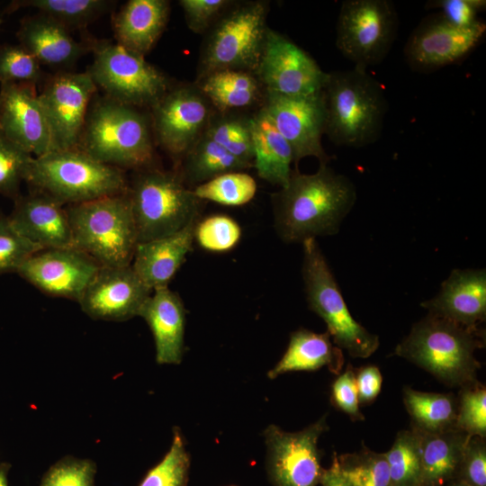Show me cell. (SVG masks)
Listing matches in <instances>:
<instances>
[{"label": "cell", "mask_w": 486, "mask_h": 486, "mask_svg": "<svg viewBox=\"0 0 486 486\" xmlns=\"http://www.w3.org/2000/svg\"><path fill=\"white\" fill-rule=\"evenodd\" d=\"M274 227L284 243H302L308 238L338 232L356 201L354 183L336 173L328 164L317 172L292 171L285 186L271 196Z\"/></svg>", "instance_id": "obj_1"}, {"label": "cell", "mask_w": 486, "mask_h": 486, "mask_svg": "<svg viewBox=\"0 0 486 486\" xmlns=\"http://www.w3.org/2000/svg\"><path fill=\"white\" fill-rule=\"evenodd\" d=\"M482 346V329H470L428 313L396 346L394 355L427 371L438 382L460 389L479 382L481 364L475 351Z\"/></svg>", "instance_id": "obj_2"}, {"label": "cell", "mask_w": 486, "mask_h": 486, "mask_svg": "<svg viewBox=\"0 0 486 486\" xmlns=\"http://www.w3.org/2000/svg\"><path fill=\"white\" fill-rule=\"evenodd\" d=\"M324 94L325 134L332 143L363 148L379 140L387 101L382 86L366 69L328 73Z\"/></svg>", "instance_id": "obj_3"}, {"label": "cell", "mask_w": 486, "mask_h": 486, "mask_svg": "<svg viewBox=\"0 0 486 486\" xmlns=\"http://www.w3.org/2000/svg\"><path fill=\"white\" fill-rule=\"evenodd\" d=\"M26 182L64 205L126 194L129 188L121 168L99 162L78 148L34 158Z\"/></svg>", "instance_id": "obj_4"}, {"label": "cell", "mask_w": 486, "mask_h": 486, "mask_svg": "<svg viewBox=\"0 0 486 486\" xmlns=\"http://www.w3.org/2000/svg\"><path fill=\"white\" fill-rule=\"evenodd\" d=\"M66 210L73 248L100 266L131 265L138 237L127 193L71 204Z\"/></svg>", "instance_id": "obj_5"}, {"label": "cell", "mask_w": 486, "mask_h": 486, "mask_svg": "<svg viewBox=\"0 0 486 486\" xmlns=\"http://www.w3.org/2000/svg\"><path fill=\"white\" fill-rule=\"evenodd\" d=\"M78 148L105 165L140 168L154 156L147 118L133 106L110 98L88 112Z\"/></svg>", "instance_id": "obj_6"}, {"label": "cell", "mask_w": 486, "mask_h": 486, "mask_svg": "<svg viewBox=\"0 0 486 486\" xmlns=\"http://www.w3.org/2000/svg\"><path fill=\"white\" fill-rule=\"evenodd\" d=\"M127 194L138 243L174 234L201 219L202 201L178 173L143 171L129 185Z\"/></svg>", "instance_id": "obj_7"}, {"label": "cell", "mask_w": 486, "mask_h": 486, "mask_svg": "<svg viewBox=\"0 0 486 486\" xmlns=\"http://www.w3.org/2000/svg\"><path fill=\"white\" fill-rule=\"evenodd\" d=\"M302 275L309 309L327 325L332 342L354 358H367L379 347L377 335L351 315L316 238L302 243Z\"/></svg>", "instance_id": "obj_8"}, {"label": "cell", "mask_w": 486, "mask_h": 486, "mask_svg": "<svg viewBox=\"0 0 486 486\" xmlns=\"http://www.w3.org/2000/svg\"><path fill=\"white\" fill-rule=\"evenodd\" d=\"M267 12L266 3L248 2L220 19L202 49L198 79L224 69L256 75L268 29Z\"/></svg>", "instance_id": "obj_9"}, {"label": "cell", "mask_w": 486, "mask_h": 486, "mask_svg": "<svg viewBox=\"0 0 486 486\" xmlns=\"http://www.w3.org/2000/svg\"><path fill=\"white\" fill-rule=\"evenodd\" d=\"M399 17L389 0H346L337 22L336 45L354 67L367 69L389 54L396 39Z\"/></svg>", "instance_id": "obj_10"}, {"label": "cell", "mask_w": 486, "mask_h": 486, "mask_svg": "<svg viewBox=\"0 0 486 486\" xmlns=\"http://www.w3.org/2000/svg\"><path fill=\"white\" fill-rule=\"evenodd\" d=\"M87 73L108 98L133 107L152 106L169 90L166 76L143 55L117 43L95 44Z\"/></svg>", "instance_id": "obj_11"}, {"label": "cell", "mask_w": 486, "mask_h": 486, "mask_svg": "<svg viewBox=\"0 0 486 486\" xmlns=\"http://www.w3.org/2000/svg\"><path fill=\"white\" fill-rule=\"evenodd\" d=\"M326 415L298 432L271 424L264 431L266 468L273 486H318L323 469L318 441L328 430Z\"/></svg>", "instance_id": "obj_12"}, {"label": "cell", "mask_w": 486, "mask_h": 486, "mask_svg": "<svg viewBox=\"0 0 486 486\" xmlns=\"http://www.w3.org/2000/svg\"><path fill=\"white\" fill-rule=\"evenodd\" d=\"M256 76L266 94L304 96L322 91L328 73L288 37L268 28Z\"/></svg>", "instance_id": "obj_13"}, {"label": "cell", "mask_w": 486, "mask_h": 486, "mask_svg": "<svg viewBox=\"0 0 486 486\" xmlns=\"http://www.w3.org/2000/svg\"><path fill=\"white\" fill-rule=\"evenodd\" d=\"M96 89L87 72H61L45 85L39 99L48 122L52 151L78 147Z\"/></svg>", "instance_id": "obj_14"}, {"label": "cell", "mask_w": 486, "mask_h": 486, "mask_svg": "<svg viewBox=\"0 0 486 486\" xmlns=\"http://www.w3.org/2000/svg\"><path fill=\"white\" fill-rule=\"evenodd\" d=\"M486 32L480 21L470 28H458L438 14L424 18L413 30L404 47L410 69L428 73L455 64L467 57Z\"/></svg>", "instance_id": "obj_15"}, {"label": "cell", "mask_w": 486, "mask_h": 486, "mask_svg": "<svg viewBox=\"0 0 486 486\" xmlns=\"http://www.w3.org/2000/svg\"><path fill=\"white\" fill-rule=\"evenodd\" d=\"M264 107L290 145L294 164L307 157L318 158L320 164L331 160L321 143L326 128L324 89L304 96L266 94Z\"/></svg>", "instance_id": "obj_16"}, {"label": "cell", "mask_w": 486, "mask_h": 486, "mask_svg": "<svg viewBox=\"0 0 486 486\" xmlns=\"http://www.w3.org/2000/svg\"><path fill=\"white\" fill-rule=\"evenodd\" d=\"M210 102L198 87L168 90L152 107V126L168 153L183 157L204 133L211 117Z\"/></svg>", "instance_id": "obj_17"}, {"label": "cell", "mask_w": 486, "mask_h": 486, "mask_svg": "<svg viewBox=\"0 0 486 486\" xmlns=\"http://www.w3.org/2000/svg\"><path fill=\"white\" fill-rule=\"evenodd\" d=\"M99 268L86 253L62 248L35 253L16 273L45 294L79 302Z\"/></svg>", "instance_id": "obj_18"}, {"label": "cell", "mask_w": 486, "mask_h": 486, "mask_svg": "<svg viewBox=\"0 0 486 486\" xmlns=\"http://www.w3.org/2000/svg\"><path fill=\"white\" fill-rule=\"evenodd\" d=\"M152 292L131 265L100 266L78 302L92 319L125 321L140 315Z\"/></svg>", "instance_id": "obj_19"}, {"label": "cell", "mask_w": 486, "mask_h": 486, "mask_svg": "<svg viewBox=\"0 0 486 486\" xmlns=\"http://www.w3.org/2000/svg\"><path fill=\"white\" fill-rule=\"evenodd\" d=\"M0 132L34 158L52 151L48 122L35 85L1 84Z\"/></svg>", "instance_id": "obj_20"}, {"label": "cell", "mask_w": 486, "mask_h": 486, "mask_svg": "<svg viewBox=\"0 0 486 486\" xmlns=\"http://www.w3.org/2000/svg\"><path fill=\"white\" fill-rule=\"evenodd\" d=\"M421 306L428 314L479 329L486 319L485 269L453 270L442 283L439 292Z\"/></svg>", "instance_id": "obj_21"}, {"label": "cell", "mask_w": 486, "mask_h": 486, "mask_svg": "<svg viewBox=\"0 0 486 486\" xmlns=\"http://www.w3.org/2000/svg\"><path fill=\"white\" fill-rule=\"evenodd\" d=\"M8 219L14 228L42 249L73 248L72 231L63 203L40 191L20 195Z\"/></svg>", "instance_id": "obj_22"}, {"label": "cell", "mask_w": 486, "mask_h": 486, "mask_svg": "<svg viewBox=\"0 0 486 486\" xmlns=\"http://www.w3.org/2000/svg\"><path fill=\"white\" fill-rule=\"evenodd\" d=\"M140 317L148 325L159 364L181 363L184 350L186 310L180 296L168 286L154 289Z\"/></svg>", "instance_id": "obj_23"}, {"label": "cell", "mask_w": 486, "mask_h": 486, "mask_svg": "<svg viewBox=\"0 0 486 486\" xmlns=\"http://www.w3.org/2000/svg\"><path fill=\"white\" fill-rule=\"evenodd\" d=\"M198 220L174 234L137 244L131 266L151 290L168 286L184 264L193 250Z\"/></svg>", "instance_id": "obj_24"}, {"label": "cell", "mask_w": 486, "mask_h": 486, "mask_svg": "<svg viewBox=\"0 0 486 486\" xmlns=\"http://www.w3.org/2000/svg\"><path fill=\"white\" fill-rule=\"evenodd\" d=\"M166 0H130L114 15L117 44L145 55L157 43L168 21Z\"/></svg>", "instance_id": "obj_25"}, {"label": "cell", "mask_w": 486, "mask_h": 486, "mask_svg": "<svg viewBox=\"0 0 486 486\" xmlns=\"http://www.w3.org/2000/svg\"><path fill=\"white\" fill-rule=\"evenodd\" d=\"M20 44L32 54L40 64L68 66L86 51L68 28L43 14L24 19L17 32Z\"/></svg>", "instance_id": "obj_26"}, {"label": "cell", "mask_w": 486, "mask_h": 486, "mask_svg": "<svg viewBox=\"0 0 486 486\" xmlns=\"http://www.w3.org/2000/svg\"><path fill=\"white\" fill-rule=\"evenodd\" d=\"M252 134L253 167L260 178L280 188L288 183L293 162L292 148L274 126L263 106L249 118Z\"/></svg>", "instance_id": "obj_27"}, {"label": "cell", "mask_w": 486, "mask_h": 486, "mask_svg": "<svg viewBox=\"0 0 486 486\" xmlns=\"http://www.w3.org/2000/svg\"><path fill=\"white\" fill-rule=\"evenodd\" d=\"M344 364L342 350L334 345L328 332L316 333L300 328L291 333L284 356L267 376L275 379L288 372L316 371L322 367L339 374Z\"/></svg>", "instance_id": "obj_28"}, {"label": "cell", "mask_w": 486, "mask_h": 486, "mask_svg": "<svg viewBox=\"0 0 486 486\" xmlns=\"http://www.w3.org/2000/svg\"><path fill=\"white\" fill-rule=\"evenodd\" d=\"M415 430L419 439L421 486H447L457 480L470 436L457 428L435 434Z\"/></svg>", "instance_id": "obj_29"}, {"label": "cell", "mask_w": 486, "mask_h": 486, "mask_svg": "<svg viewBox=\"0 0 486 486\" xmlns=\"http://www.w3.org/2000/svg\"><path fill=\"white\" fill-rule=\"evenodd\" d=\"M255 74L235 69L212 72L198 79V89L220 112L252 105L260 95Z\"/></svg>", "instance_id": "obj_30"}, {"label": "cell", "mask_w": 486, "mask_h": 486, "mask_svg": "<svg viewBox=\"0 0 486 486\" xmlns=\"http://www.w3.org/2000/svg\"><path fill=\"white\" fill-rule=\"evenodd\" d=\"M402 399L410 418V428L431 434L456 428L457 397L454 394L404 387Z\"/></svg>", "instance_id": "obj_31"}, {"label": "cell", "mask_w": 486, "mask_h": 486, "mask_svg": "<svg viewBox=\"0 0 486 486\" xmlns=\"http://www.w3.org/2000/svg\"><path fill=\"white\" fill-rule=\"evenodd\" d=\"M180 176L195 186L226 173L252 167L239 160L203 133L183 156Z\"/></svg>", "instance_id": "obj_32"}, {"label": "cell", "mask_w": 486, "mask_h": 486, "mask_svg": "<svg viewBox=\"0 0 486 486\" xmlns=\"http://www.w3.org/2000/svg\"><path fill=\"white\" fill-rule=\"evenodd\" d=\"M110 4L104 0H22L14 1L9 10L33 8L69 28L86 24L105 12Z\"/></svg>", "instance_id": "obj_33"}, {"label": "cell", "mask_w": 486, "mask_h": 486, "mask_svg": "<svg viewBox=\"0 0 486 486\" xmlns=\"http://www.w3.org/2000/svg\"><path fill=\"white\" fill-rule=\"evenodd\" d=\"M385 455L391 486H421L419 439L415 429L399 431Z\"/></svg>", "instance_id": "obj_34"}, {"label": "cell", "mask_w": 486, "mask_h": 486, "mask_svg": "<svg viewBox=\"0 0 486 486\" xmlns=\"http://www.w3.org/2000/svg\"><path fill=\"white\" fill-rule=\"evenodd\" d=\"M338 461L351 486H391L385 453L363 446L360 451L338 455Z\"/></svg>", "instance_id": "obj_35"}, {"label": "cell", "mask_w": 486, "mask_h": 486, "mask_svg": "<svg viewBox=\"0 0 486 486\" xmlns=\"http://www.w3.org/2000/svg\"><path fill=\"white\" fill-rule=\"evenodd\" d=\"M256 183L242 171L226 173L194 187V194L226 206H240L249 202L256 193Z\"/></svg>", "instance_id": "obj_36"}, {"label": "cell", "mask_w": 486, "mask_h": 486, "mask_svg": "<svg viewBox=\"0 0 486 486\" xmlns=\"http://www.w3.org/2000/svg\"><path fill=\"white\" fill-rule=\"evenodd\" d=\"M204 133L229 153L253 167L254 148L249 118L212 116Z\"/></svg>", "instance_id": "obj_37"}, {"label": "cell", "mask_w": 486, "mask_h": 486, "mask_svg": "<svg viewBox=\"0 0 486 486\" xmlns=\"http://www.w3.org/2000/svg\"><path fill=\"white\" fill-rule=\"evenodd\" d=\"M190 455L178 428L173 430L171 446L163 459L144 476L139 486H187Z\"/></svg>", "instance_id": "obj_38"}, {"label": "cell", "mask_w": 486, "mask_h": 486, "mask_svg": "<svg viewBox=\"0 0 486 486\" xmlns=\"http://www.w3.org/2000/svg\"><path fill=\"white\" fill-rule=\"evenodd\" d=\"M34 157L0 132V194L14 201L26 182Z\"/></svg>", "instance_id": "obj_39"}, {"label": "cell", "mask_w": 486, "mask_h": 486, "mask_svg": "<svg viewBox=\"0 0 486 486\" xmlns=\"http://www.w3.org/2000/svg\"><path fill=\"white\" fill-rule=\"evenodd\" d=\"M241 235L239 224L231 217L223 214L200 219L194 230V240L202 248L211 252L232 249L238 243Z\"/></svg>", "instance_id": "obj_40"}, {"label": "cell", "mask_w": 486, "mask_h": 486, "mask_svg": "<svg viewBox=\"0 0 486 486\" xmlns=\"http://www.w3.org/2000/svg\"><path fill=\"white\" fill-rule=\"evenodd\" d=\"M455 428L468 436L486 437V389L480 382L459 389Z\"/></svg>", "instance_id": "obj_41"}, {"label": "cell", "mask_w": 486, "mask_h": 486, "mask_svg": "<svg viewBox=\"0 0 486 486\" xmlns=\"http://www.w3.org/2000/svg\"><path fill=\"white\" fill-rule=\"evenodd\" d=\"M40 64L21 44L0 46V84H33L40 78Z\"/></svg>", "instance_id": "obj_42"}, {"label": "cell", "mask_w": 486, "mask_h": 486, "mask_svg": "<svg viewBox=\"0 0 486 486\" xmlns=\"http://www.w3.org/2000/svg\"><path fill=\"white\" fill-rule=\"evenodd\" d=\"M40 250L14 228L8 216H0V274L16 273L28 258Z\"/></svg>", "instance_id": "obj_43"}, {"label": "cell", "mask_w": 486, "mask_h": 486, "mask_svg": "<svg viewBox=\"0 0 486 486\" xmlns=\"http://www.w3.org/2000/svg\"><path fill=\"white\" fill-rule=\"evenodd\" d=\"M95 473L94 461L68 455L48 469L40 486H94Z\"/></svg>", "instance_id": "obj_44"}, {"label": "cell", "mask_w": 486, "mask_h": 486, "mask_svg": "<svg viewBox=\"0 0 486 486\" xmlns=\"http://www.w3.org/2000/svg\"><path fill=\"white\" fill-rule=\"evenodd\" d=\"M457 480L469 486H486L485 438L469 436L464 448Z\"/></svg>", "instance_id": "obj_45"}, {"label": "cell", "mask_w": 486, "mask_h": 486, "mask_svg": "<svg viewBox=\"0 0 486 486\" xmlns=\"http://www.w3.org/2000/svg\"><path fill=\"white\" fill-rule=\"evenodd\" d=\"M330 399L332 404L346 414L352 420L360 421L364 419V416L359 408L356 372L350 364L332 383Z\"/></svg>", "instance_id": "obj_46"}, {"label": "cell", "mask_w": 486, "mask_h": 486, "mask_svg": "<svg viewBox=\"0 0 486 486\" xmlns=\"http://www.w3.org/2000/svg\"><path fill=\"white\" fill-rule=\"evenodd\" d=\"M485 6L484 0H437L427 4V8L439 9L443 18L458 28H470L479 22L477 15Z\"/></svg>", "instance_id": "obj_47"}, {"label": "cell", "mask_w": 486, "mask_h": 486, "mask_svg": "<svg viewBox=\"0 0 486 486\" xmlns=\"http://www.w3.org/2000/svg\"><path fill=\"white\" fill-rule=\"evenodd\" d=\"M230 3L227 0L179 1L189 28L196 33L203 32Z\"/></svg>", "instance_id": "obj_48"}, {"label": "cell", "mask_w": 486, "mask_h": 486, "mask_svg": "<svg viewBox=\"0 0 486 486\" xmlns=\"http://www.w3.org/2000/svg\"><path fill=\"white\" fill-rule=\"evenodd\" d=\"M355 372L359 404L372 403L382 389V376L380 369L376 365H365L355 369Z\"/></svg>", "instance_id": "obj_49"}, {"label": "cell", "mask_w": 486, "mask_h": 486, "mask_svg": "<svg viewBox=\"0 0 486 486\" xmlns=\"http://www.w3.org/2000/svg\"><path fill=\"white\" fill-rule=\"evenodd\" d=\"M319 484L320 486H351L340 470L336 453H334L330 466L323 469Z\"/></svg>", "instance_id": "obj_50"}, {"label": "cell", "mask_w": 486, "mask_h": 486, "mask_svg": "<svg viewBox=\"0 0 486 486\" xmlns=\"http://www.w3.org/2000/svg\"><path fill=\"white\" fill-rule=\"evenodd\" d=\"M11 465L7 463H0V486H8L7 475Z\"/></svg>", "instance_id": "obj_51"}, {"label": "cell", "mask_w": 486, "mask_h": 486, "mask_svg": "<svg viewBox=\"0 0 486 486\" xmlns=\"http://www.w3.org/2000/svg\"><path fill=\"white\" fill-rule=\"evenodd\" d=\"M447 486H469L467 485L466 483L459 481V480H455L454 482H452L451 483H449Z\"/></svg>", "instance_id": "obj_52"}, {"label": "cell", "mask_w": 486, "mask_h": 486, "mask_svg": "<svg viewBox=\"0 0 486 486\" xmlns=\"http://www.w3.org/2000/svg\"><path fill=\"white\" fill-rule=\"evenodd\" d=\"M230 486H236V485H230Z\"/></svg>", "instance_id": "obj_53"}]
</instances>
